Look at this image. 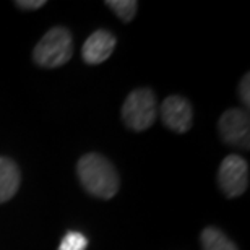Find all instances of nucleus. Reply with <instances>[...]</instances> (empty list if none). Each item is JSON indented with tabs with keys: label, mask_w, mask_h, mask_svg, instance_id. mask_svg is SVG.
Returning <instances> with one entry per match:
<instances>
[{
	"label": "nucleus",
	"mask_w": 250,
	"mask_h": 250,
	"mask_svg": "<svg viewBox=\"0 0 250 250\" xmlns=\"http://www.w3.org/2000/svg\"><path fill=\"white\" fill-rule=\"evenodd\" d=\"M80 182L93 197L109 200L119 192V176L116 167L99 153H88L77 164Z\"/></svg>",
	"instance_id": "obj_1"
},
{
	"label": "nucleus",
	"mask_w": 250,
	"mask_h": 250,
	"mask_svg": "<svg viewBox=\"0 0 250 250\" xmlns=\"http://www.w3.org/2000/svg\"><path fill=\"white\" fill-rule=\"evenodd\" d=\"M73 54V38L67 28L56 26L44 34L33 51L34 62L44 68H57L67 63Z\"/></svg>",
	"instance_id": "obj_2"
},
{
	"label": "nucleus",
	"mask_w": 250,
	"mask_h": 250,
	"mask_svg": "<svg viewBox=\"0 0 250 250\" xmlns=\"http://www.w3.org/2000/svg\"><path fill=\"white\" fill-rule=\"evenodd\" d=\"M158 103L156 96L149 88L133 89L122 106V119L128 128L143 132L156 121Z\"/></svg>",
	"instance_id": "obj_3"
},
{
	"label": "nucleus",
	"mask_w": 250,
	"mask_h": 250,
	"mask_svg": "<svg viewBox=\"0 0 250 250\" xmlns=\"http://www.w3.org/2000/svg\"><path fill=\"white\" fill-rule=\"evenodd\" d=\"M218 182L228 198H236L249 187V164L239 154H229L223 159L218 171Z\"/></svg>",
	"instance_id": "obj_4"
},
{
	"label": "nucleus",
	"mask_w": 250,
	"mask_h": 250,
	"mask_svg": "<svg viewBox=\"0 0 250 250\" xmlns=\"http://www.w3.org/2000/svg\"><path fill=\"white\" fill-rule=\"evenodd\" d=\"M218 128L226 143L246 149L249 148L250 119L247 111H244V109H228V111H224L218 122Z\"/></svg>",
	"instance_id": "obj_5"
},
{
	"label": "nucleus",
	"mask_w": 250,
	"mask_h": 250,
	"mask_svg": "<svg viewBox=\"0 0 250 250\" xmlns=\"http://www.w3.org/2000/svg\"><path fill=\"white\" fill-rule=\"evenodd\" d=\"M161 114V119L166 127L177 133H186L192 127L193 121V109L192 104L184 96H172L166 98L161 104V107L158 109Z\"/></svg>",
	"instance_id": "obj_6"
},
{
	"label": "nucleus",
	"mask_w": 250,
	"mask_h": 250,
	"mask_svg": "<svg viewBox=\"0 0 250 250\" xmlns=\"http://www.w3.org/2000/svg\"><path fill=\"white\" fill-rule=\"evenodd\" d=\"M116 36L112 33L106 31V29H98L83 44V61L89 65L106 62L116 49Z\"/></svg>",
	"instance_id": "obj_7"
},
{
	"label": "nucleus",
	"mask_w": 250,
	"mask_h": 250,
	"mask_svg": "<svg viewBox=\"0 0 250 250\" xmlns=\"http://www.w3.org/2000/svg\"><path fill=\"white\" fill-rule=\"evenodd\" d=\"M20 169L12 159L0 156V203L8 202L20 188Z\"/></svg>",
	"instance_id": "obj_8"
},
{
	"label": "nucleus",
	"mask_w": 250,
	"mask_h": 250,
	"mask_svg": "<svg viewBox=\"0 0 250 250\" xmlns=\"http://www.w3.org/2000/svg\"><path fill=\"white\" fill-rule=\"evenodd\" d=\"M200 239L203 250H239L236 244L218 228H205Z\"/></svg>",
	"instance_id": "obj_9"
},
{
	"label": "nucleus",
	"mask_w": 250,
	"mask_h": 250,
	"mask_svg": "<svg viewBox=\"0 0 250 250\" xmlns=\"http://www.w3.org/2000/svg\"><path fill=\"white\" fill-rule=\"evenodd\" d=\"M106 5L111 7L112 12L125 23L132 21L138 8V2H135V0H107Z\"/></svg>",
	"instance_id": "obj_10"
},
{
	"label": "nucleus",
	"mask_w": 250,
	"mask_h": 250,
	"mask_svg": "<svg viewBox=\"0 0 250 250\" xmlns=\"http://www.w3.org/2000/svg\"><path fill=\"white\" fill-rule=\"evenodd\" d=\"M88 246L89 242L84 234L78 231H68L62 237L61 246H59L57 250H86Z\"/></svg>",
	"instance_id": "obj_11"
},
{
	"label": "nucleus",
	"mask_w": 250,
	"mask_h": 250,
	"mask_svg": "<svg viewBox=\"0 0 250 250\" xmlns=\"http://www.w3.org/2000/svg\"><path fill=\"white\" fill-rule=\"evenodd\" d=\"M249 86H250V75H244V78L241 80V84H239V96H241L242 104L249 109L250 106V94H249Z\"/></svg>",
	"instance_id": "obj_12"
},
{
	"label": "nucleus",
	"mask_w": 250,
	"mask_h": 250,
	"mask_svg": "<svg viewBox=\"0 0 250 250\" xmlns=\"http://www.w3.org/2000/svg\"><path fill=\"white\" fill-rule=\"evenodd\" d=\"M17 7H20L21 10H38L46 5L44 0H18V2H15Z\"/></svg>",
	"instance_id": "obj_13"
}]
</instances>
